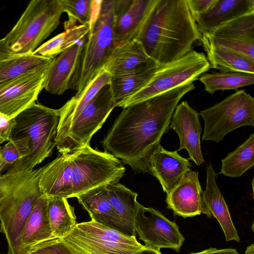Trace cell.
Returning a JSON list of instances; mask_svg holds the SVG:
<instances>
[{"instance_id": "cell-33", "label": "cell", "mask_w": 254, "mask_h": 254, "mask_svg": "<svg viewBox=\"0 0 254 254\" xmlns=\"http://www.w3.org/2000/svg\"><path fill=\"white\" fill-rule=\"evenodd\" d=\"M63 12L68 19L64 24V29L79 24H89L93 7V0H59Z\"/></svg>"}, {"instance_id": "cell-2", "label": "cell", "mask_w": 254, "mask_h": 254, "mask_svg": "<svg viewBox=\"0 0 254 254\" xmlns=\"http://www.w3.org/2000/svg\"><path fill=\"white\" fill-rule=\"evenodd\" d=\"M125 172L119 159L88 145L59 153L41 167L39 186L47 197H76L99 186L118 183Z\"/></svg>"}, {"instance_id": "cell-41", "label": "cell", "mask_w": 254, "mask_h": 254, "mask_svg": "<svg viewBox=\"0 0 254 254\" xmlns=\"http://www.w3.org/2000/svg\"><path fill=\"white\" fill-rule=\"evenodd\" d=\"M1 148V147L0 146V174L1 172L2 171V170H3V169H4V166H3L2 160L1 156V153H0Z\"/></svg>"}, {"instance_id": "cell-9", "label": "cell", "mask_w": 254, "mask_h": 254, "mask_svg": "<svg viewBox=\"0 0 254 254\" xmlns=\"http://www.w3.org/2000/svg\"><path fill=\"white\" fill-rule=\"evenodd\" d=\"M210 68V64L205 55L192 50L180 59L162 65L143 88L119 107L124 108L187 83L193 82Z\"/></svg>"}, {"instance_id": "cell-7", "label": "cell", "mask_w": 254, "mask_h": 254, "mask_svg": "<svg viewBox=\"0 0 254 254\" xmlns=\"http://www.w3.org/2000/svg\"><path fill=\"white\" fill-rule=\"evenodd\" d=\"M62 240L73 254H138L145 248L135 236L94 220L76 224Z\"/></svg>"}, {"instance_id": "cell-38", "label": "cell", "mask_w": 254, "mask_h": 254, "mask_svg": "<svg viewBox=\"0 0 254 254\" xmlns=\"http://www.w3.org/2000/svg\"><path fill=\"white\" fill-rule=\"evenodd\" d=\"M189 254H239L237 251L233 249H217L211 248L204 251Z\"/></svg>"}, {"instance_id": "cell-29", "label": "cell", "mask_w": 254, "mask_h": 254, "mask_svg": "<svg viewBox=\"0 0 254 254\" xmlns=\"http://www.w3.org/2000/svg\"><path fill=\"white\" fill-rule=\"evenodd\" d=\"M47 210L54 238L64 237L76 224L74 207L65 198L48 197Z\"/></svg>"}, {"instance_id": "cell-30", "label": "cell", "mask_w": 254, "mask_h": 254, "mask_svg": "<svg viewBox=\"0 0 254 254\" xmlns=\"http://www.w3.org/2000/svg\"><path fill=\"white\" fill-rule=\"evenodd\" d=\"M58 34L38 47L32 54L49 59H54L75 44L80 42L87 35L88 24H78L64 29Z\"/></svg>"}, {"instance_id": "cell-26", "label": "cell", "mask_w": 254, "mask_h": 254, "mask_svg": "<svg viewBox=\"0 0 254 254\" xmlns=\"http://www.w3.org/2000/svg\"><path fill=\"white\" fill-rule=\"evenodd\" d=\"M210 68L222 71H240L254 74V60L201 38Z\"/></svg>"}, {"instance_id": "cell-8", "label": "cell", "mask_w": 254, "mask_h": 254, "mask_svg": "<svg viewBox=\"0 0 254 254\" xmlns=\"http://www.w3.org/2000/svg\"><path fill=\"white\" fill-rule=\"evenodd\" d=\"M199 115L204 123L202 140L218 143L233 130L254 126V98L245 90H238Z\"/></svg>"}, {"instance_id": "cell-12", "label": "cell", "mask_w": 254, "mask_h": 254, "mask_svg": "<svg viewBox=\"0 0 254 254\" xmlns=\"http://www.w3.org/2000/svg\"><path fill=\"white\" fill-rule=\"evenodd\" d=\"M49 66L0 86V113L12 120L35 103L44 88Z\"/></svg>"}, {"instance_id": "cell-16", "label": "cell", "mask_w": 254, "mask_h": 254, "mask_svg": "<svg viewBox=\"0 0 254 254\" xmlns=\"http://www.w3.org/2000/svg\"><path fill=\"white\" fill-rule=\"evenodd\" d=\"M197 171H190L166 195L167 207L175 215L184 218L208 216Z\"/></svg>"}, {"instance_id": "cell-1", "label": "cell", "mask_w": 254, "mask_h": 254, "mask_svg": "<svg viewBox=\"0 0 254 254\" xmlns=\"http://www.w3.org/2000/svg\"><path fill=\"white\" fill-rule=\"evenodd\" d=\"M194 88L190 82L123 108L102 141L104 151L136 172L149 174V160L161 145L176 106Z\"/></svg>"}, {"instance_id": "cell-13", "label": "cell", "mask_w": 254, "mask_h": 254, "mask_svg": "<svg viewBox=\"0 0 254 254\" xmlns=\"http://www.w3.org/2000/svg\"><path fill=\"white\" fill-rule=\"evenodd\" d=\"M84 46V42H78L52 60L44 83L47 91L62 95L68 89H76L81 74Z\"/></svg>"}, {"instance_id": "cell-20", "label": "cell", "mask_w": 254, "mask_h": 254, "mask_svg": "<svg viewBox=\"0 0 254 254\" xmlns=\"http://www.w3.org/2000/svg\"><path fill=\"white\" fill-rule=\"evenodd\" d=\"M252 12H254V0H215L205 13L194 19L199 32L203 35Z\"/></svg>"}, {"instance_id": "cell-14", "label": "cell", "mask_w": 254, "mask_h": 254, "mask_svg": "<svg viewBox=\"0 0 254 254\" xmlns=\"http://www.w3.org/2000/svg\"><path fill=\"white\" fill-rule=\"evenodd\" d=\"M201 38L254 60V12L229 21Z\"/></svg>"}, {"instance_id": "cell-21", "label": "cell", "mask_w": 254, "mask_h": 254, "mask_svg": "<svg viewBox=\"0 0 254 254\" xmlns=\"http://www.w3.org/2000/svg\"><path fill=\"white\" fill-rule=\"evenodd\" d=\"M206 185L202 195L208 217H215L222 228L226 241H240L231 219L228 206L216 182L217 174L211 164L206 166Z\"/></svg>"}, {"instance_id": "cell-5", "label": "cell", "mask_w": 254, "mask_h": 254, "mask_svg": "<svg viewBox=\"0 0 254 254\" xmlns=\"http://www.w3.org/2000/svg\"><path fill=\"white\" fill-rule=\"evenodd\" d=\"M59 0H32L11 30L0 39V58L31 54L60 24Z\"/></svg>"}, {"instance_id": "cell-11", "label": "cell", "mask_w": 254, "mask_h": 254, "mask_svg": "<svg viewBox=\"0 0 254 254\" xmlns=\"http://www.w3.org/2000/svg\"><path fill=\"white\" fill-rule=\"evenodd\" d=\"M134 229L147 249L160 251L162 248L179 252L185 241L175 222L158 210L140 204L134 218Z\"/></svg>"}, {"instance_id": "cell-18", "label": "cell", "mask_w": 254, "mask_h": 254, "mask_svg": "<svg viewBox=\"0 0 254 254\" xmlns=\"http://www.w3.org/2000/svg\"><path fill=\"white\" fill-rule=\"evenodd\" d=\"M191 167L189 159L177 151L167 150L161 145L152 155L148 163L149 174L158 180L167 194L191 170Z\"/></svg>"}, {"instance_id": "cell-19", "label": "cell", "mask_w": 254, "mask_h": 254, "mask_svg": "<svg viewBox=\"0 0 254 254\" xmlns=\"http://www.w3.org/2000/svg\"><path fill=\"white\" fill-rule=\"evenodd\" d=\"M157 63L150 58L141 44L134 39L116 46L102 70L111 77L133 73Z\"/></svg>"}, {"instance_id": "cell-4", "label": "cell", "mask_w": 254, "mask_h": 254, "mask_svg": "<svg viewBox=\"0 0 254 254\" xmlns=\"http://www.w3.org/2000/svg\"><path fill=\"white\" fill-rule=\"evenodd\" d=\"M59 119V109L36 103L13 119L8 141L17 148L19 158L8 170H33L51 156L56 146Z\"/></svg>"}, {"instance_id": "cell-35", "label": "cell", "mask_w": 254, "mask_h": 254, "mask_svg": "<svg viewBox=\"0 0 254 254\" xmlns=\"http://www.w3.org/2000/svg\"><path fill=\"white\" fill-rule=\"evenodd\" d=\"M0 153L4 168L7 166H11L19 158V154L17 148L10 141H8L1 148Z\"/></svg>"}, {"instance_id": "cell-3", "label": "cell", "mask_w": 254, "mask_h": 254, "mask_svg": "<svg viewBox=\"0 0 254 254\" xmlns=\"http://www.w3.org/2000/svg\"><path fill=\"white\" fill-rule=\"evenodd\" d=\"M201 34L186 0H155L135 39L161 64L182 58Z\"/></svg>"}, {"instance_id": "cell-28", "label": "cell", "mask_w": 254, "mask_h": 254, "mask_svg": "<svg viewBox=\"0 0 254 254\" xmlns=\"http://www.w3.org/2000/svg\"><path fill=\"white\" fill-rule=\"evenodd\" d=\"M163 64H156L145 69L119 76L111 77L110 86L117 106L143 88Z\"/></svg>"}, {"instance_id": "cell-25", "label": "cell", "mask_w": 254, "mask_h": 254, "mask_svg": "<svg viewBox=\"0 0 254 254\" xmlns=\"http://www.w3.org/2000/svg\"><path fill=\"white\" fill-rule=\"evenodd\" d=\"M48 197L43 194L36 201L23 229L21 251L46 240L54 238L49 220Z\"/></svg>"}, {"instance_id": "cell-23", "label": "cell", "mask_w": 254, "mask_h": 254, "mask_svg": "<svg viewBox=\"0 0 254 254\" xmlns=\"http://www.w3.org/2000/svg\"><path fill=\"white\" fill-rule=\"evenodd\" d=\"M105 187L109 201L118 216L121 232L135 236L134 218L140 204L136 200L138 194L119 183L107 184Z\"/></svg>"}, {"instance_id": "cell-34", "label": "cell", "mask_w": 254, "mask_h": 254, "mask_svg": "<svg viewBox=\"0 0 254 254\" xmlns=\"http://www.w3.org/2000/svg\"><path fill=\"white\" fill-rule=\"evenodd\" d=\"M20 254H73L60 238H52L23 250Z\"/></svg>"}, {"instance_id": "cell-10", "label": "cell", "mask_w": 254, "mask_h": 254, "mask_svg": "<svg viewBox=\"0 0 254 254\" xmlns=\"http://www.w3.org/2000/svg\"><path fill=\"white\" fill-rule=\"evenodd\" d=\"M116 107L110 84L104 86L72 121L65 133L56 143L59 153L90 145L93 134L102 127Z\"/></svg>"}, {"instance_id": "cell-24", "label": "cell", "mask_w": 254, "mask_h": 254, "mask_svg": "<svg viewBox=\"0 0 254 254\" xmlns=\"http://www.w3.org/2000/svg\"><path fill=\"white\" fill-rule=\"evenodd\" d=\"M105 185L91 189L76 198L91 220L121 232L119 219L109 201Z\"/></svg>"}, {"instance_id": "cell-36", "label": "cell", "mask_w": 254, "mask_h": 254, "mask_svg": "<svg viewBox=\"0 0 254 254\" xmlns=\"http://www.w3.org/2000/svg\"><path fill=\"white\" fill-rule=\"evenodd\" d=\"M193 18L205 13L215 0H186Z\"/></svg>"}, {"instance_id": "cell-6", "label": "cell", "mask_w": 254, "mask_h": 254, "mask_svg": "<svg viewBox=\"0 0 254 254\" xmlns=\"http://www.w3.org/2000/svg\"><path fill=\"white\" fill-rule=\"evenodd\" d=\"M89 27L75 95L80 94L102 70L117 46L114 33L113 0H93Z\"/></svg>"}, {"instance_id": "cell-22", "label": "cell", "mask_w": 254, "mask_h": 254, "mask_svg": "<svg viewBox=\"0 0 254 254\" xmlns=\"http://www.w3.org/2000/svg\"><path fill=\"white\" fill-rule=\"evenodd\" d=\"M110 75L102 70L79 94L75 95L59 109L60 119L56 143L65 133L72 121L104 86L110 84Z\"/></svg>"}, {"instance_id": "cell-42", "label": "cell", "mask_w": 254, "mask_h": 254, "mask_svg": "<svg viewBox=\"0 0 254 254\" xmlns=\"http://www.w3.org/2000/svg\"></svg>"}, {"instance_id": "cell-31", "label": "cell", "mask_w": 254, "mask_h": 254, "mask_svg": "<svg viewBox=\"0 0 254 254\" xmlns=\"http://www.w3.org/2000/svg\"><path fill=\"white\" fill-rule=\"evenodd\" d=\"M204 90L213 94L217 90L236 89L254 83V74L240 71L204 73L198 78Z\"/></svg>"}, {"instance_id": "cell-40", "label": "cell", "mask_w": 254, "mask_h": 254, "mask_svg": "<svg viewBox=\"0 0 254 254\" xmlns=\"http://www.w3.org/2000/svg\"><path fill=\"white\" fill-rule=\"evenodd\" d=\"M245 254H254V244H253L247 247Z\"/></svg>"}, {"instance_id": "cell-17", "label": "cell", "mask_w": 254, "mask_h": 254, "mask_svg": "<svg viewBox=\"0 0 254 254\" xmlns=\"http://www.w3.org/2000/svg\"><path fill=\"white\" fill-rule=\"evenodd\" d=\"M155 0H113L116 45L135 39Z\"/></svg>"}, {"instance_id": "cell-39", "label": "cell", "mask_w": 254, "mask_h": 254, "mask_svg": "<svg viewBox=\"0 0 254 254\" xmlns=\"http://www.w3.org/2000/svg\"><path fill=\"white\" fill-rule=\"evenodd\" d=\"M138 254H162V253L160 251H157L145 248L144 249L139 252Z\"/></svg>"}, {"instance_id": "cell-27", "label": "cell", "mask_w": 254, "mask_h": 254, "mask_svg": "<svg viewBox=\"0 0 254 254\" xmlns=\"http://www.w3.org/2000/svg\"><path fill=\"white\" fill-rule=\"evenodd\" d=\"M53 59L31 54L0 58V86L49 66Z\"/></svg>"}, {"instance_id": "cell-32", "label": "cell", "mask_w": 254, "mask_h": 254, "mask_svg": "<svg viewBox=\"0 0 254 254\" xmlns=\"http://www.w3.org/2000/svg\"><path fill=\"white\" fill-rule=\"evenodd\" d=\"M220 174L231 178L241 177L254 165V133L222 160Z\"/></svg>"}, {"instance_id": "cell-15", "label": "cell", "mask_w": 254, "mask_h": 254, "mask_svg": "<svg viewBox=\"0 0 254 254\" xmlns=\"http://www.w3.org/2000/svg\"><path fill=\"white\" fill-rule=\"evenodd\" d=\"M199 115L184 101L176 106L169 127L179 136L180 147L177 151L186 149L190 159L197 166L204 162L200 145L202 127Z\"/></svg>"}, {"instance_id": "cell-37", "label": "cell", "mask_w": 254, "mask_h": 254, "mask_svg": "<svg viewBox=\"0 0 254 254\" xmlns=\"http://www.w3.org/2000/svg\"><path fill=\"white\" fill-rule=\"evenodd\" d=\"M13 125V119L9 120L5 116L0 113V145L4 142L8 141Z\"/></svg>"}]
</instances>
